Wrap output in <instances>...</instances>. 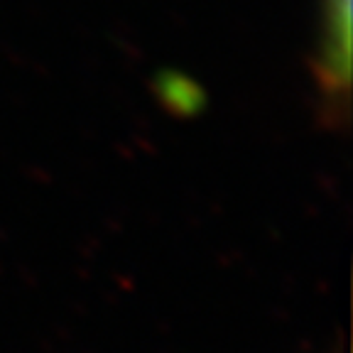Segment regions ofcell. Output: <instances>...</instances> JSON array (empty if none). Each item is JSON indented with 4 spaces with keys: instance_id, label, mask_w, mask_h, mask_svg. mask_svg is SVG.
<instances>
[{
    "instance_id": "1",
    "label": "cell",
    "mask_w": 353,
    "mask_h": 353,
    "mask_svg": "<svg viewBox=\"0 0 353 353\" xmlns=\"http://www.w3.org/2000/svg\"><path fill=\"white\" fill-rule=\"evenodd\" d=\"M329 59L331 72L339 79H346L348 74V34H351V0H329Z\"/></svg>"
}]
</instances>
